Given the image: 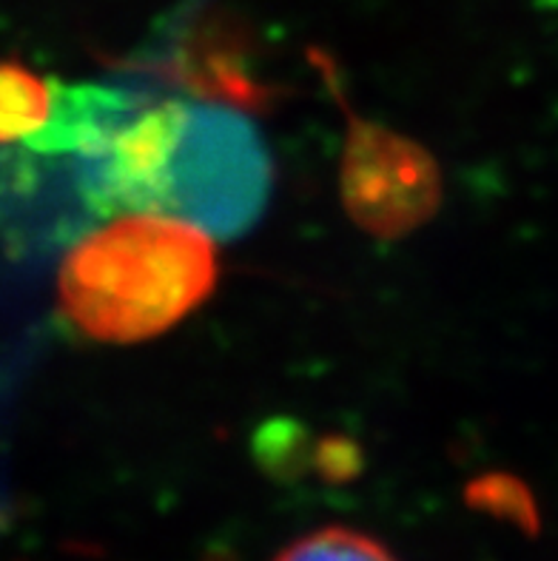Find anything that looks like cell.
Segmentation results:
<instances>
[{
	"instance_id": "obj_1",
	"label": "cell",
	"mask_w": 558,
	"mask_h": 561,
	"mask_svg": "<svg viewBox=\"0 0 558 561\" xmlns=\"http://www.w3.org/2000/svg\"><path fill=\"white\" fill-rule=\"evenodd\" d=\"M94 188L106 217L160 214L231 240L260 220L271 160L231 106L166 100L114 135L94 160Z\"/></svg>"
},
{
	"instance_id": "obj_2",
	"label": "cell",
	"mask_w": 558,
	"mask_h": 561,
	"mask_svg": "<svg viewBox=\"0 0 558 561\" xmlns=\"http://www.w3.org/2000/svg\"><path fill=\"white\" fill-rule=\"evenodd\" d=\"M212 234L160 214H117L64 256L57 297L66 320L98 342H143L178 325L217 285Z\"/></svg>"
},
{
	"instance_id": "obj_3",
	"label": "cell",
	"mask_w": 558,
	"mask_h": 561,
	"mask_svg": "<svg viewBox=\"0 0 558 561\" xmlns=\"http://www.w3.org/2000/svg\"><path fill=\"white\" fill-rule=\"evenodd\" d=\"M345 108L340 194L348 217L371 237L402 240L442 206V169L417 140Z\"/></svg>"
},
{
	"instance_id": "obj_4",
	"label": "cell",
	"mask_w": 558,
	"mask_h": 561,
	"mask_svg": "<svg viewBox=\"0 0 558 561\" xmlns=\"http://www.w3.org/2000/svg\"><path fill=\"white\" fill-rule=\"evenodd\" d=\"M166 69L205 103L257 108L265 100V85L248 69L246 43L223 21L189 23L171 46Z\"/></svg>"
},
{
	"instance_id": "obj_5",
	"label": "cell",
	"mask_w": 558,
	"mask_h": 561,
	"mask_svg": "<svg viewBox=\"0 0 558 561\" xmlns=\"http://www.w3.org/2000/svg\"><path fill=\"white\" fill-rule=\"evenodd\" d=\"M60 83L18 60H0V149L26 146L49 128Z\"/></svg>"
},
{
	"instance_id": "obj_6",
	"label": "cell",
	"mask_w": 558,
	"mask_h": 561,
	"mask_svg": "<svg viewBox=\"0 0 558 561\" xmlns=\"http://www.w3.org/2000/svg\"><path fill=\"white\" fill-rule=\"evenodd\" d=\"M274 561H396L379 539L354 527H319L280 550Z\"/></svg>"
}]
</instances>
